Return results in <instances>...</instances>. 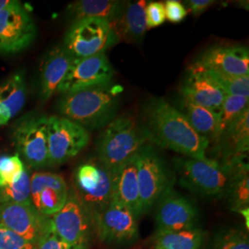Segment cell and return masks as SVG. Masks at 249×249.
I'll return each instance as SVG.
<instances>
[{
  "instance_id": "1f68e13d",
  "label": "cell",
  "mask_w": 249,
  "mask_h": 249,
  "mask_svg": "<svg viewBox=\"0 0 249 249\" xmlns=\"http://www.w3.org/2000/svg\"><path fill=\"white\" fill-rule=\"evenodd\" d=\"M213 249H249V234L237 229L223 231L214 239Z\"/></svg>"
},
{
  "instance_id": "74e56055",
  "label": "cell",
  "mask_w": 249,
  "mask_h": 249,
  "mask_svg": "<svg viewBox=\"0 0 249 249\" xmlns=\"http://www.w3.org/2000/svg\"><path fill=\"white\" fill-rule=\"evenodd\" d=\"M21 2L16 0H0V11L3 9H9L12 7H15Z\"/></svg>"
},
{
  "instance_id": "44dd1931",
  "label": "cell",
  "mask_w": 249,
  "mask_h": 249,
  "mask_svg": "<svg viewBox=\"0 0 249 249\" xmlns=\"http://www.w3.org/2000/svg\"><path fill=\"white\" fill-rule=\"evenodd\" d=\"M217 144L226 160L246 158L249 150V108L228 124Z\"/></svg>"
},
{
  "instance_id": "4316f807",
  "label": "cell",
  "mask_w": 249,
  "mask_h": 249,
  "mask_svg": "<svg viewBox=\"0 0 249 249\" xmlns=\"http://www.w3.org/2000/svg\"><path fill=\"white\" fill-rule=\"evenodd\" d=\"M232 212L239 213L249 207V165L246 160L237 163L224 193Z\"/></svg>"
},
{
  "instance_id": "6da1fadb",
  "label": "cell",
  "mask_w": 249,
  "mask_h": 249,
  "mask_svg": "<svg viewBox=\"0 0 249 249\" xmlns=\"http://www.w3.org/2000/svg\"><path fill=\"white\" fill-rule=\"evenodd\" d=\"M146 129L151 142L187 158H206L210 142L199 136L178 108L153 99L145 108Z\"/></svg>"
},
{
  "instance_id": "7a4b0ae2",
  "label": "cell",
  "mask_w": 249,
  "mask_h": 249,
  "mask_svg": "<svg viewBox=\"0 0 249 249\" xmlns=\"http://www.w3.org/2000/svg\"><path fill=\"white\" fill-rule=\"evenodd\" d=\"M122 92L123 88L113 83L69 92L59 99L57 110L87 130L100 128L116 118Z\"/></svg>"
},
{
  "instance_id": "ba28073f",
  "label": "cell",
  "mask_w": 249,
  "mask_h": 249,
  "mask_svg": "<svg viewBox=\"0 0 249 249\" xmlns=\"http://www.w3.org/2000/svg\"><path fill=\"white\" fill-rule=\"evenodd\" d=\"M137 177L142 213L150 211L171 188L167 170L153 146L144 145L136 155Z\"/></svg>"
},
{
  "instance_id": "836d02e7",
  "label": "cell",
  "mask_w": 249,
  "mask_h": 249,
  "mask_svg": "<svg viewBox=\"0 0 249 249\" xmlns=\"http://www.w3.org/2000/svg\"><path fill=\"white\" fill-rule=\"evenodd\" d=\"M89 246L71 245L55 235L50 229L38 240L35 249H88Z\"/></svg>"
},
{
  "instance_id": "484cf974",
  "label": "cell",
  "mask_w": 249,
  "mask_h": 249,
  "mask_svg": "<svg viewBox=\"0 0 249 249\" xmlns=\"http://www.w3.org/2000/svg\"><path fill=\"white\" fill-rule=\"evenodd\" d=\"M205 231L200 228L179 231H157L152 238L151 249H202Z\"/></svg>"
},
{
  "instance_id": "7c38bea8",
  "label": "cell",
  "mask_w": 249,
  "mask_h": 249,
  "mask_svg": "<svg viewBox=\"0 0 249 249\" xmlns=\"http://www.w3.org/2000/svg\"><path fill=\"white\" fill-rule=\"evenodd\" d=\"M138 216L113 198L110 204L93 219L99 237L114 245H125L139 236Z\"/></svg>"
},
{
  "instance_id": "4fadbf2b",
  "label": "cell",
  "mask_w": 249,
  "mask_h": 249,
  "mask_svg": "<svg viewBox=\"0 0 249 249\" xmlns=\"http://www.w3.org/2000/svg\"><path fill=\"white\" fill-rule=\"evenodd\" d=\"M114 75V69L105 53L84 58H74L57 92L66 94L80 89L107 85L112 83Z\"/></svg>"
},
{
  "instance_id": "f546056e",
  "label": "cell",
  "mask_w": 249,
  "mask_h": 249,
  "mask_svg": "<svg viewBox=\"0 0 249 249\" xmlns=\"http://www.w3.org/2000/svg\"><path fill=\"white\" fill-rule=\"evenodd\" d=\"M24 162L18 153L0 155V187H7L18 182L26 171Z\"/></svg>"
},
{
  "instance_id": "e575fe53",
  "label": "cell",
  "mask_w": 249,
  "mask_h": 249,
  "mask_svg": "<svg viewBox=\"0 0 249 249\" xmlns=\"http://www.w3.org/2000/svg\"><path fill=\"white\" fill-rule=\"evenodd\" d=\"M145 17L147 29L160 26L166 20L164 5L157 1L147 2L145 7Z\"/></svg>"
},
{
  "instance_id": "277c9868",
  "label": "cell",
  "mask_w": 249,
  "mask_h": 249,
  "mask_svg": "<svg viewBox=\"0 0 249 249\" xmlns=\"http://www.w3.org/2000/svg\"><path fill=\"white\" fill-rule=\"evenodd\" d=\"M240 160L220 162L209 158H185L178 160L180 184L205 196L224 195Z\"/></svg>"
},
{
  "instance_id": "8d00e7d4",
  "label": "cell",
  "mask_w": 249,
  "mask_h": 249,
  "mask_svg": "<svg viewBox=\"0 0 249 249\" xmlns=\"http://www.w3.org/2000/svg\"><path fill=\"white\" fill-rule=\"evenodd\" d=\"M189 11L195 16H199L215 3L214 0H187L185 2Z\"/></svg>"
},
{
  "instance_id": "ac0fdd59",
  "label": "cell",
  "mask_w": 249,
  "mask_h": 249,
  "mask_svg": "<svg viewBox=\"0 0 249 249\" xmlns=\"http://www.w3.org/2000/svg\"><path fill=\"white\" fill-rule=\"evenodd\" d=\"M194 64L205 71L230 76H248L249 49L240 45H216L207 49Z\"/></svg>"
},
{
  "instance_id": "8fae6325",
  "label": "cell",
  "mask_w": 249,
  "mask_h": 249,
  "mask_svg": "<svg viewBox=\"0 0 249 249\" xmlns=\"http://www.w3.org/2000/svg\"><path fill=\"white\" fill-rule=\"evenodd\" d=\"M50 230L63 241L71 245L89 246L92 216L73 194L62 209L49 217Z\"/></svg>"
},
{
  "instance_id": "30bf717a",
  "label": "cell",
  "mask_w": 249,
  "mask_h": 249,
  "mask_svg": "<svg viewBox=\"0 0 249 249\" xmlns=\"http://www.w3.org/2000/svg\"><path fill=\"white\" fill-rule=\"evenodd\" d=\"M37 36L31 13L20 3L0 11V53H17L27 49Z\"/></svg>"
},
{
  "instance_id": "4dcf8cb0",
  "label": "cell",
  "mask_w": 249,
  "mask_h": 249,
  "mask_svg": "<svg viewBox=\"0 0 249 249\" xmlns=\"http://www.w3.org/2000/svg\"><path fill=\"white\" fill-rule=\"evenodd\" d=\"M249 97L237 95H226L223 100L222 108L219 114L220 121V138L228 124L237 116L249 108Z\"/></svg>"
},
{
  "instance_id": "9c48e42d",
  "label": "cell",
  "mask_w": 249,
  "mask_h": 249,
  "mask_svg": "<svg viewBox=\"0 0 249 249\" xmlns=\"http://www.w3.org/2000/svg\"><path fill=\"white\" fill-rule=\"evenodd\" d=\"M49 166L62 164L77 156L89 142V131L62 116H48Z\"/></svg>"
},
{
  "instance_id": "2e32d148",
  "label": "cell",
  "mask_w": 249,
  "mask_h": 249,
  "mask_svg": "<svg viewBox=\"0 0 249 249\" xmlns=\"http://www.w3.org/2000/svg\"><path fill=\"white\" fill-rule=\"evenodd\" d=\"M69 188L63 177L46 172L31 177V199L36 210L46 217L58 213L69 198Z\"/></svg>"
},
{
  "instance_id": "d6a6232c",
  "label": "cell",
  "mask_w": 249,
  "mask_h": 249,
  "mask_svg": "<svg viewBox=\"0 0 249 249\" xmlns=\"http://www.w3.org/2000/svg\"><path fill=\"white\" fill-rule=\"evenodd\" d=\"M0 249H35V245L0 223Z\"/></svg>"
},
{
  "instance_id": "52a82bcc",
  "label": "cell",
  "mask_w": 249,
  "mask_h": 249,
  "mask_svg": "<svg viewBox=\"0 0 249 249\" xmlns=\"http://www.w3.org/2000/svg\"><path fill=\"white\" fill-rule=\"evenodd\" d=\"M47 120L48 116L43 114H28L13 127L12 139L18 154L32 168L49 166Z\"/></svg>"
},
{
  "instance_id": "8992f818",
  "label": "cell",
  "mask_w": 249,
  "mask_h": 249,
  "mask_svg": "<svg viewBox=\"0 0 249 249\" xmlns=\"http://www.w3.org/2000/svg\"><path fill=\"white\" fill-rule=\"evenodd\" d=\"M116 43L109 21L86 18L74 20L66 34L62 45L74 58H84L106 53L107 48Z\"/></svg>"
},
{
  "instance_id": "7402d4cb",
  "label": "cell",
  "mask_w": 249,
  "mask_h": 249,
  "mask_svg": "<svg viewBox=\"0 0 249 249\" xmlns=\"http://www.w3.org/2000/svg\"><path fill=\"white\" fill-rule=\"evenodd\" d=\"M136 155L116 172L115 198L139 217L142 214V209L137 177Z\"/></svg>"
},
{
  "instance_id": "9a60e30c",
  "label": "cell",
  "mask_w": 249,
  "mask_h": 249,
  "mask_svg": "<svg viewBox=\"0 0 249 249\" xmlns=\"http://www.w3.org/2000/svg\"><path fill=\"white\" fill-rule=\"evenodd\" d=\"M156 210L157 231H179L196 227L198 211L187 197L169 188Z\"/></svg>"
},
{
  "instance_id": "5bb4252c",
  "label": "cell",
  "mask_w": 249,
  "mask_h": 249,
  "mask_svg": "<svg viewBox=\"0 0 249 249\" xmlns=\"http://www.w3.org/2000/svg\"><path fill=\"white\" fill-rule=\"evenodd\" d=\"M0 223L35 246L50 229L49 217L40 213L33 203L0 205Z\"/></svg>"
},
{
  "instance_id": "3957f363",
  "label": "cell",
  "mask_w": 249,
  "mask_h": 249,
  "mask_svg": "<svg viewBox=\"0 0 249 249\" xmlns=\"http://www.w3.org/2000/svg\"><path fill=\"white\" fill-rule=\"evenodd\" d=\"M150 142L145 126L131 116L116 117L107 124L97 142V160L113 172L134 157Z\"/></svg>"
},
{
  "instance_id": "ffe728a7",
  "label": "cell",
  "mask_w": 249,
  "mask_h": 249,
  "mask_svg": "<svg viewBox=\"0 0 249 249\" xmlns=\"http://www.w3.org/2000/svg\"><path fill=\"white\" fill-rule=\"evenodd\" d=\"M147 2L144 0L128 2L124 4L121 15L110 22L116 43L122 40L126 42L140 43L145 36L147 29L145 7Z\"/></svg>"
},
{
  "instance_id": "5b68a950",
  "label": "cell",
  "mask_w": 249,
  "mask_h": 249,
  "mask_svg": "<svg viewBox=\"0 0 249 249\" xmlns=\"http://www.w3.org/2000/svg\"><path fill=\"white\" fill-rule=\"evenodd\" d=\"M115 180L116 172L108 169L98 160H89L75 171V190L72 194L94 219L115 197Z\"/></svg>"
},
{
  "instance_id": "d590c367",
  "label": "cell",
  "mask_w": 249,
  "mask_h": 249,
  "mask_svg": "<svg viewBox=\"0 0 249 249\" xmlns=\"http://www.w3.org/2000/svg\"><path fill=\"white\" fill-rule=\"evenodd\" d=\"M163 5L165 18L173 23L181 22L187 16L186 7L178 0H167Z\"/></svg>"
},
{
  "instance_id": "cb8c5ba5",
  "label": "cell",
  "mask_w": 249,
  "mask_h": 249,
  "mask_svg": "<svg viewBox=\"0 0 249 249\" xmlns=\"http://www.w3.org/2000/svg\"><path fill=\"white\" fill-rule=\"evenodd\" d=\"M181 112L199 136L210 143H218L220 140L219 115L205 107L182 101Z\"/></svg>"
},
{
  "instance_id": "f35d334b",
  "label": "cell",
  "mask_w": 249,
  "mask_h": 249,
  "mask_svg": "<svg viewBox=\"0 0 249 249\" xmlns=\"http://www.w3.org/2000/svg\"><path fill=\"white\" fill-rule=\"evenodd\" d=\"M9 121V120H8L6 117H4V116H2V115L0 114V126H2V125H4V124H7Z\"/></svg>"
},
{
  "instance_id": "e0dca14e",
  "label": "cell",
  "mask_w": 249,
  "mask_h": 249,
  "mask_svg": "<svg viewBox=\"0 0 249 249\" xmlns=\"http://www.w3.org/2000/svg\"><path fill=\"white\" fill-rule=\"evenodd\" d=\"M180 92L182 101L205 107L218 115L226 96L207 72L194 63L187 70V77L182 83Z\"/></svg>"
},
{
  "instance_id": "d6986e66",
  "label": "cell",
  "mask_w": 249,
  "mask_h": 249,
  "mask_svg": "<svg viewBox=\"0 0 249 249\" xmlns=\"http://www.w3.org/2000/svg\"><path fill=\"white\" fill-rule=\"evenodd\" d=\"M74 57L63 45H56L45 54L40 67V97L46 102L57 92L71 67Z\"/></svg>"
},
{
  "instance_id": "83f0119b",
  "label": "cell",
  "mask_w": 249,
  "mask_h": 249,
  "mask_svg": "<svg viewBox=\"0 0 249 249\" xmlns=\"http://www.w3.org/2000/svg\"><path fill=\"white\" fill-rule=\"evenodd\" d=\"M205 71L219 85L226 95H237L249 98V75L230 76L211 71Z\"/></svg>"
},
{
  "instance_id": "d4e9b609",
  "label": "cell",
  "mask_w": 249,
  "mask_h": 249,
  "mask_svg": "<svg viewBox=\"0 0 249 249\" xmlns=\"http://www.w3.org/2000/svg\"><path fill=\"white\" fill-rule=\"evenodd\" d=\"M124 4L116 0H80L71 4L68 12L74 20L81 18H102L113 22L121 15Z\"/></svg>"
},
{
  "instance_id": "f1b7e54d",
  "label": "cell",
  "mask_w": 249,
  "mask_h": 249,
  "mask_svg": "<svg viewBox=\"0 0 249 249\" xmlns=\"http://www.w3.org/2000/svg\"><path fill=\"white\" fill-rule=\"evenodd\" d=\"M6 203H32L31 178L27 170L17 183L0 187V205Z\"/></svg>"
},
{
  "instance_id": "603a6c76",
  "label": "cell",
  "mask_w": 249,
  "mask_h": 249,
  "mask_svg": "<svg viewBox=\"0 0 249 249\" xmlns=\"http://www.w3.org/2000/svg\"><path fill=\"white\" fill-rule=\"evenodd\" d=\"M24 72L13 73L0 85V114L8 120L17 116L26 103Z\"/></svg>"
}]
</instances>
